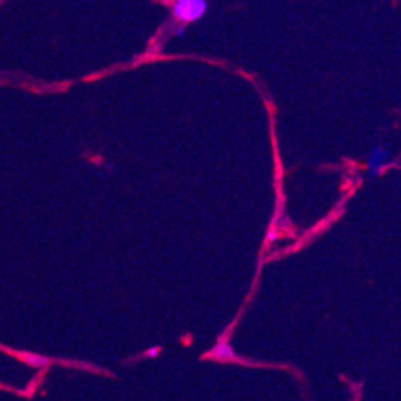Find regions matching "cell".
<instances>
[{
    "label": "cell",
    "instance_id": "cell-1",
    "mask_svg": "<svg viewBox=\"0 0 401 401\" xmlns=\"http://www.w3.org/2000/svg\"><path fill=\"white\" fill-rule=\"evenodd\" d=\"M208 9V0H176L173 5V13L177 21L194 23L205 15Z\"/></svg>",
    "mask_w": 401,
    "mask_h": 401
},
{
    "label": "cell",
    "instance_id": "cell-3",
    "mask_svg": "<svg viewBox=\"0 0 401 401\" xmlns=\"http://www.w3.org/2000/svg\"><path fill=\"white\" fill-rule=\"evenodd\" d=\"M392 152L384 148H374L368 158V173L369 176H375L380 173V170L387 167L390 162Z\"/></svg>",
    "mask_w": 401,
    "mask_h": 401
},
{
    "label": "cell",
    "instance_id": "cell-2",
    "mask_svg": "<svg viewBox=\"0 0 401 401\" xmlns=\"http://www.w3.org/2000/svg\"><path fill=\"white\" fill-rule=\"evenodd\" d=\"M205 358L216 360V361H234V363L241 361V358H238V356L235 355L234 348H232L231 342H229L227 337H221L212 352H208L205 355Z\"/></svg>",
    "mask_w": 401,
    "mask_h": 401
},
{
    "label": "cell",
    "instance_id": "cell-4",
    "mask_svg": "<svg viewBox=\"0 0 401 401\" xmlns=\"http://www.w3.org/2000/svg\"><path fill=\"white\" fill-rule=\"evenodd\" d=\"M15 356L18 360H21L23 363H26V365L37 368V369L45 368L50 365V363H52L50 358H45V356L37 355V353H31V352H16Z\"/></svg>",
    "mask_w": 401,
    "mask_h": 401
}]
</instances>
